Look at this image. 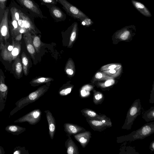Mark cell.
<instances>
[{"label": "cell", "instance_id": "d6986e66", "mask_svg": "<svg viewBox=\"0 0 154 154\" xmlns=\"http://www.w3.org/2000/svg\"><path fill=\"white\" fill-rule=\"evenodd\" d=\"M131 2L134 8L143 15L148 17L152 16L148 9L142 3L134 0H131Z\"/></svg>", "mask_w": 154, "mask_h": 154}, {"label": "cell", "instance_id": "d6a6232c", "mask_svg": "<svg viewBox=\"0 0 154 154\" xmlns=\"http://www.w3.org/2000/svg\"><path fill=\"white\" fill-rule=\"evenodd\" d=\"M80 22L82 25L86 26H89L93 23L92 20L88 17L85 18Z\"/></svg>", "mask_w": 154, "mask_h": 154}, {"label": "cell", "instance_id": "4316f807", "mask_svg": "<svg viewBox=\"0 0 154 154\" xmlns=\"http://www.w3.org/2000/svg\"><path fill=\"white\" fill-rule=\"evenodd\" d=\"M32 40L33 44L35 49L36 52L39 53L40 52L41 47L44 45V44L41 41L39 37L35 34L31 35Z\"/></svg>", "mask_w": 154, "mask_h": 154}, {"label": "cell", "instance_id": "9a60e30c", "mask_svg": "<svg viewBox=\"0 0 154 154\" xmlns=\"http://www.w3.org/2000/svg\"><path fill=\"white\" fill-rule=\"evenodd\" d=\"M75 139L79 142L82 147L85 148L88 143L91 137L90 132L85 131L73 135Z\"/></svg>", "mask_w": 154, "mask_h": 154}, {"label": "cell", "instance_id": "ab89813d", "mask_svg": "<svg viewBox=\"0 0 154 154\" xmlns=\"http://www.w3.org/2000/svg\"><path fill=\"white\" fill-rule=\"evenodd\" d=\"M5 153L3 147L0 146V154H5Z\"/></svg>", "mask_w": 154, "mask_h": 154}, {"label": "cell", "instance_id": "6da1fadb", "mask_svg": "<svg viewBox=\"0 0 154 154\" xmlns=\"http://www.w3.org/2000/svg\"><path fill=\"white\" fill-rule=\"evenodd\" d=\"M12 42L7 41L0 44V57L9 63H11L20 56L21 50V42L15 40L12 37Z\"/></svg>", "mask_w": 154, "mask_h": 154}, {"label": "cell", "instance_id": "f546056e", "mask_svg": "<svg viewBox=\"0 0 154 154\" xmlns=\"http://www.w3.org/2000/svg\"><path fill=\"white\" fill-rule=\"evenodd\" d=\"M13 153L14 154H29L28 150L25 146H17L14 148Z\"/></svg>", "mask_w": 154, "mask_h": 154}, {"label": "cell", "instance_id": "f1b7e54d", "mask_svg": "<svg viewBox=\"0 0 154 154\" xmlns=\"http://www.w3.org/2000/svg\"><path fill=\"white\" fill-rule=\"evenodd\" d=\"M143 118L147 122L154 120V108L152 107L146 111L143 115Z\"/></svg>", "mask_w": 154, "mask_h": 154}, {"label": "cell", "instance_id": "83f0119b", "mask_svg": "<svg viewBox=\"0 0 154 154\" xmlns=\"http://www.w3.org/2000/svg\"><path fill=\"white\" fill-rule=\"evenodd\" d=\"M74 86L72 85H65L61 87L58 93L61 96H66L71 92Z\"/></svg>", "mask_w": 154, "mask_h": 154}, {"label": "cell", "instance_id": "4fadbf2b", "mask_svg": "<svg viewBox=\"0 0 154 154\" xmlns=\"http://www.w3.org/2000/svg\"><path fill=\"white\" fill-rule=\"evenodd\" d=\"M24 39L27 49L31 57L34 60L35 56L36 54V51L34 46L32 38V33L27 32L23 34Z\"/></svg>", "mask_w": 154, "mask_h": 154}, {"label": "cell", "instance_id": "e0dca14e", "mask_svg": "<svg viewBox=\"0 0 154 154\" xmlns=\"http://www.w3.org/2000/svg\"><path fill=\"white\" fill-rule=\"evenodd\" d=\"M82 115L86 118L91 119L102 120L107 118L103 115H99L94 110L89 108H85L81 110Z\"/></svg>", "mask_w": 154, "mask_h": 154}, {"label": "cell", "instance_id": "ba28073f", "mask_svg": "<svg viewBox=\"0 0 154 154\" xmlns=\"http://www.w3.org/2000/svg\"><path fill=\"white\" fill-rule=\"evenodd\" d=\"M42 112L39 109H36L14 121V123L27 122L30 125H34L41 120Z\"/></svg>", "mask_w": 154, "mask_h": 154}, {"label": "cell", "instance_id": "e575fe53", "mask_svg": "<svg viewBox=\"0 0 154 154\" xmlns=\"http://www.w3.org/2000/svg\"><path fill=\"white\" fill-rule=\"evenodd\" d=\"M120 36L121 38L124 40L126 39L130 34V32L128 30H125Z\"/></svg>", "mask_w": 154, "mask_h": 154}, {"label": "cell", "instance_id": "836d02e7", "mask_svg": "<svg viewBox=\"0 0 154 154\" xmlns=\"http://www.w3.org/2000/svg\"><path fill=\"white\" fill-rule=\"evenodd\" d=\"M41 2L42 5H45L46 4H53L56 5L57 2L55 0H38Z\"/></svg>", "mask_w": 154, "mask_h": 154}, {"label": "cell", "instance_id": "d590c367", "mask_svg": "<svg viewBox=\"0 0 154 154\" xmlns=\"http://www.w3.org/2000/svg\"><path fill=\"white\" fill-rule=\"evenodd\" d=\"M18 24L20 28H24L23 21V18L20 14V18L17 21Z\"/></svg>", "mask_w": 154, "mask_h": 154}, {"label": "cell", "instance_id": "7bdbcfd3", "mask_svg": "<svg viewBox=\"0 0 154 154\" xmlns=\"http://www.w3.org/2000/svg\"><path fill=\"white\" fill-rule=\"evenodd\" d=\"M109 72L111 73H114L116 72V71L114 69H110L109 70Z\"/></svg>", "mask_w": 154, "mask_h": 154}, {"label": "cell", "instance_id": "1f68e13d", "mask_svg": "<svg viewBox=\"0 0 154 154\" xmlns=\"http://www.w3.org/2000/svg\"><path fill=\"white\" fill-rule=\"evenodd\" d=\"M7 1L8 0H0V22L6 8Z\"/></svg>", "mask_w": 154, "mask_h": 154}, {"label": "cell", "instance_id": "8fae6325", "mask_svg": "<svg viewBox=\"0 0 154 154\" xmlns=\"http://www.w3.org/2000/svg\"><path fill=\"white\" fill-rule=\"evenodd\" d=\"M45 5L48 8L51 16L55 22H61L66 19V14L55 5L46 4Z\"/></svg>", "mask_w": 154, "mask_h": 154}, {"label": "cell", "instance_id": "2e32d148", "mask_svg": "<svg viewBox=\"0 0 154 154\" xmlns=\"http://www.w3.org/2000/svg\"><path fill=\"white\" fill-rule=\"evenodd\" d=\"M86 120L91 128L94 131H101L106 128L110 127L108 125L103 122L101 120L91 119L86 118Z\"/></svg>", "mask_w": 154, "mask_h": 154}, {"label": "cell", "instance_id": "4dcf8cb0", "mask_svg": "<svg viewBox=\"0 0 154 154\" xmlns=\"http://www.w3.org/2000/svg\"><path fill=\"white\" fill-rule=\"evenodd\" d=\"M104 100V97L102 94L100 93H96L94 94L93 98V101L95 104L101 103V101Z\"/></svg>", "mask_w": 154, "mask_h": 154}, {"label": "cell", "instance_id": "5b68a950", "mask_svg": "<svg viewBox=\"0 0 154 154\" xmlns=\"http://www.w3.org/2000/svg\"><path fill=\"white\" fill-rule=\"evenodd\" d=\"M62 6L68 15L75 20L81 22L88 17L79 8L72 4L66 0H55Z\"/></svg>", "mask_w": 154, "mask_h": 154}, {"label": "cell", "instance_id": "7c38bea8", "mask_svg": "<svg viewBox=\"0 0 154 154\" xmlns=\"http://www.w3.org/2000/svg\"><path fill=\"white\" fill-rule=\"evenodd\" d=\"M64 130L68 137L71 135L85 132L86 130L83 127L76 124L66 123L63 125Z\"/></svg>", "mask_w": 154, "mask_h": 154}, {"label": "cell", "instance_id": "60d3db41", "mask_svg": "<svg viewBox=\"0 0 154 154\" xmlns=\"http://www.w3.org/2000/svg\"><path fill=\"white\" fill-rule=\"evenodd\" d=\"M154 141L152 142V144H151L150 147H151V148H150L153 151H154Z\"/></svg>", "mask_w": 154, "mask_h": 154}, {"label": "cell", "instance_id": "7a4b0ae2", "mask_svg": "<svg viewBox=\"0 0 154 154\" xmlns=\"http://www.w3.org/2000/svg\"><path fill=\"white\" fill-rule=\"evenodd\" d=\"M49 88V87L46 85L42 86L27 96L22 98L17 101L15 103L16 106L10 113L9 118L29 104L37 100L44 94Z\"/></svg>", "mask_w": 154, "mask_h": 154}, {"label": "cell", "instance_id": "5bb4252c", "mask_svg": "<svg viewBox=\"0 0 154 154\" xmlns=\"http://www.w3.org/2000/svg\"><path fill=\"white\" fill-rule=\"evenodd\" d=\"M48 123L49 128V134L51 139L53 140L56 131V125L55 120L51 112L49 110L45 111Z\"/></svg>", "mask_w": 154, "mask_h": 154}, {"label": "cell", "instance_id": "3957f363", "mask_svg": "<svg viewBox=\"0 0 154 154\" xmlns=\"http://www.w3.org/2000/svg\"><path fill=\"white\" fill-rule=\"evenodd\" d=\"M154 131V122H151L146 124L139 129L132 132L128 135L119 137L120 138L118 139L123 140L124 141L142 139L152 134Z\"/></svg>", "mask_w": 154, "mask_h": 154}, {"label": "cell", "instance_id": "cb8c5ba5", "mask_svg": "<svg viewBox=\"0 0 154 154\" xmlns=\"http://www.w3.org/2000/svg\"><path fill=\"white\" fill-rule=\"evenodd\" d=\"M64 70L69 76L72 77L74 75L75 72V67L74 62L71 58H69L67 61Z\"/></svg>", "mask_w": 154, "mask_h": 154}, {"label": "cell", "instance_id": "8992f818", "mask_svg": "<svg viewBox=\"0 0 154 154\" xmlns=\"http://www.w3.org/2000/svg\"><path fill=\"white\" fill-rule=\"evenodd\" d=\"M141 108L139 99L137 100L134 101L127 112L125 124L122 127L123 129H131L135 119L140 114Z\"/></svg>", "mask_w": 154, "mask_h": 154}, {"label": "cell", "instance_id": "d4e9b609", "mask_svg": "<svg viewBox=\"0 0 154 154\" xmlns=\"http://www.w3.org/2000/svg\"><path fill=\"white\" fill-rule=\"evenodd\" d=\"M53 80L51 77H39L32 79L29 83L32 86L35 87L42 84L49 82Z\"/></svg>", "mask_w": 154, "mask_h": 154}, {"label": "cell", "instance_id": "f35d334b", "mask_svg": "<svg viewBox=\"0 0 154 154\" xmlns=\"http://www.w3.org/2000/svg\"><path fill=\"white\" fill-rule=\"evenodd\" d=\"M102 77V73L100 72H98L95 75V77L97 79H100Z\"/></svg>", "mask_w": 154, "mask_h": 154}, {"label": "cell", "instance_id": "74e56055", "mask_svg": "<svg viewBox=\"0 0 154 154\" xmlns=\"http://www.w3.org/2000/svg\"><path fill=\"white\" fill-rule=\"evenodd\" d=\"M22 34L20 33L17 35L14 38L15 40L18 42L21 41L22 38Z\"/></svg>", "mask_w": 154, "mask_h": 154}, {"label": "cell", "instance_id": "44dd1931", "mask_svg": "<svg viewBox=\"0 0 154 154\" xmlns=\"http://www.w3.org/2000/svg\"><path fill=\"white\" fill-rule=\"evenodd\" d=\"M9 26L10 32L12 37L14 38L18 34H20V27L17 21L13 16L11 15V19L8 21Z\"/></svg>", "mask_w": 154, "mask_h": 154}, {"label": "cell", "instance_id": "ac0fdd59", "mask_svg": "<svg viewBox=\"0 0 154 154\" xmlns=\"http://www.w3.org/2000/svg\"><path fill=\"white\" fill-rule=\"evenodd\" d=\"M65 145L66 148L67 154H79L78 147L72 140L71 136L68 137V139L65 142Z\"/></svg>", "mask_w": 154, "mask_h": 154}, {"label": "cell", "instance_id": "9c48e42d", "mask_svg": "<svg viewBox=\"0 0 154 154\" xmlns=\"http://www.w3.org/2000/svg\"><path fill=\"white\" fill-rule=\"evenodd\" d=\"M20 14L23 20L24 28L29 32L33 34H35L39 32L35 24L34 18L26 12L21 7Z\"/></svg>", "mask_w": 154, "mask_h": 154}, {"label": "cell", "instance_id": "484cf974", "mask_svg": "<svg viewBox=\"0 0 154 154\" xmlns=\"http://www.w3.org/2000/svg\"><path fill=\"white\" fill-rule=\"evenodd\" d=\"M21 60L23 73L25 75L27 76L28 74L29 60L24 52L21 54Z\"/></svg>", "mask_w": 154, "mask_h": 154}, {"label": "cell", "instance_id": "277c9868", "mask_svg": "<svg viewBox=\"0 0 154 154\" xmlns=\"http://www.w3.org/2000/svg\"><path fill=\"white\" fill-rule=\"evenodd\" d=\"M24 10L34 18H47L43 15L38 5L33 0H16Z\"/></svg>", "mask_w": 154, "mask_h": 154}, {"label": "cell", "instance_id": "b9f144b4", "mask_svg": "<svg viewBox=\"0 0 154 154\" xmlns=\"http://www.w3.org/2000/svg\"><path fill=\"white\" fill-rule=\"evenodd\" d=\"M116 67L115 65H112L109 66V69H113Z\"/></svg>", "mask_w": 154, "mask_h": 154}, {"label": "cell", "instance_id": "7402d4cb", "mask_svg": "<svg viewBox=\"0 0 154 154\" xmlns=\"http://www.w3.org/2000/svg\"><path fill=\"white\" fill-rule=\"evenodd\" d=\"M12 67V69L17 78L20 79L21 77L23 70L22 65L20 56L17 57L14 60Z\"/></svg>", "mask_w": 154, "mask_h": 154}, {"label": "cell", "instance_id": "52a82bcc", "mask_svg": "<svg viewBox=\"0 0 154 154\" xmlns=\"http://www.w3.org/2000/svg\"><path fill=\"white\" fill-rule=\"evenodd\" d=\"M9 13V7H6L0 22V44L8 41L10 36L8 23Z\"/></svg>", "mask_w": 154, "mask_h": 154}, {"label": "cell", "instance_id": "8d00e7d4", "mask_svg": "<svg viewBox=\"0 0 154 154\" xmlns=\"http://www.w3.org/2000/svg\"><path fill=\"white\" fill-rule=\"evenodd\" d=\"M114 83V80H109L107 81L105 83V85L106 87L109 86Z\"/></svg>", "mask_w": 154, "mask_h": 154}, {"label": "cell", "instance_id": "ffe728a7", "mask_svg": "<svg viewBox=\"0 0 154 154\" xmlns=\"http://www.w3.org/2000/svg\"><path fill=\"white\" fill-rule=\"evenodd\" d=\"M70 33V38L68 46H70L74 42L78 32V25L77 22L73 23L68 28Z\"/></svg>", "mask_w": 154, "mask_h": 154}, {"label": "cell", "instance_id": "603a6c76", "mask_svg": "<svg viewBox=\"0 0 154 154\" xmlns=\"http://www.w3.org/2000/svg\"><path fill=\"white\" fill-rule=\"evenodd\" d=\"M5 130L13 135H18L26 131V128L18 125H11L6 126Z\"/></svg>", "mask_w": 154, "mask_h": 154}, {"label": "cell", "instance_id": "30bf717a", "mask_svg": "<svg viewBox=\"0 0 154 154\" xmlns=\"http://www.w3.org/2000/svg\"><path fill=\"white\" fill-rule=\"evenodd\" d=\"M5 76L1 69H0V112L5 108L8 91V86L5 84Z\"/></svg>", "mask_w": 154, "mask_h": 154}]
</instances>
